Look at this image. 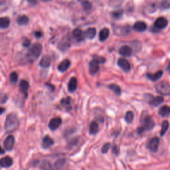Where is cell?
I'll list each match as a JSON object with an SVG mask.
<instances>
[{
    "instance_id": "f6af8a7d",
    "label": "cell",
    "mask_w": 170,
    "mask_h": 170,
    "mask_svg": "<svg viewBox=\"0 0 170 170\" xmlns=\"http://www.w3.org/2000/svg\"><path fill=\"white\" fill-rule=\"evenodd\" d=\"M34 35L36 38H40L42 37V33L41 31H35L34 33Z\"/></svg>"
},
{
    "instance_id": "cb8c5ba5",
    "label": "cell",
    "mask_w": 170,
    "mask_h": 170,
    "mask_svg": "<svg viewBox=\"0 0 170 170\" xmlns=\"http://www.w3.org/2000/svg\"><path fill=\"white\" fill-rule=\"evenodd\" d=\"M10 19L9 17H0V29H5L9 26Z\"/></svg>"
},
{
    "instance_id": "6da1fadb",
    "label": "cell",
    "mask_w": 170,
    "mask_h": 170,
    "mask_svg": "<svg viewBox=\"0 0 170 170\" xmlns=\"http://www.w3.org/2000/svg\"><path fill=\"white\" fill-rule=\"evenodd\" d=\"M19 126V119L14 113H11L6 117L5 130L7 132H12L16 130Z\"/></svg>"
},
{
    "instance_id": "d6a6232c",
    "label": "cell",
    "mask_w": 170,
    "mask_h": 170,
    "mask_svg": "<svg viewBox=\"0 0 170 170\" xmlns=\"http://www.w3.org/2000/svg\"><path fill=\"white\" fill-rule=\"evenodd\" d=\"M124 0H109L108 4L112 7H118L123 3Z\"/></svg>"
},
{
    "instance_id": "7402d4cb",
    "label": "cell",
    "mask_w": 170,
    "mask_h": 170,
    "mask_svg": "<svg viewBox=\"0 0 170 170\" xmlns=\"http://www.w3.org/2000/svg\"><path fill=\"white\" fill-rule=\"evenodd\" d=\"M110 35V31L108 28L102 29L99 33V40L100 41H104L108 39Z\"/></svg>"
},
{
    "instance_id": "d4e9b609",
    "label": "cell",
    "mask_w": 170,
    "mask_h": 170,
    "mask_svg": "<svg viewBox=\"0 0 170 170\" xmlns=\"http://www.w3.org/2000/svg\"><path fill=\"white\" fill-rule=\"evenodd\" d=\"M85 38H88L90 39H92L94 38L96 34V30L95 28H89L84 31Z\"/></svg>"
},
{
    "instance_id": "681fc988",
    "label": "cell",
    "mask_w": 170,
    "mask_h": 170,
    "mask_svg": "<svg viewBox=\"0 0 170 170\" xmlns=\"http://www.w3.org/2000/svg\"><path fill=\"white\" fill-rule=\"evenodd\" d=\"M167 70L169 71V72H170V63L168 65V66L167 67Z\"/></svg>"
},
{
    "instance_id": "5bb4252c",
    "label": "cell",
    "mask_w": 170,
    "mask_h": 170,
    "mask_svg": "<svg viewBox=\"0 0 170 170\" xmlns=\"http://www.w3.org/2000/svg\"><path fill=\"white\" fill-rule=\"evenodd\" d=\"M119 53L122 57H130L132 54V49L128 45L122 46L119 50Z\"/></svg>"
},
{
    "instance_id": "c3c4849f",
    "label": "cell",
    "mask_w": 170,
    "mask_h": 170,
    "mask_svg": "<svg viewBox=\"0 0 170 170\" xmlns=\"http://www.w3.org/2000/svg\"><path fill=\"white\" fill-rule=\"evenodd\" d=\"M4 110H5V109L4 108H2V107H0V115H1V114L4 112Z\"/></svg>"
},
{
    "instance_id": "ab89813d",
    "label": "cell",
    "mask_w": 170,
    "mask_h": 170,
    "mask_svg": "<svg viewBox=\"0 0 170 170\" xmlns=\"http://www.w3.org/2000/svg\"><path fill=\"white\" fill-rule=\"evenodd\" d=\"M65 163V160H58L57 162H55V168H57V169H60L62 166L64 165V164Z\"/></svg>"
},
{
    "instance_id": "bcb514c9",
    "label": "cell",
    "mask_w": 170,
    "mask_h": 170,
    "mask_svg": "<svg viewBox=\"0 0 170 170\" xmlns=\"http://www.w3.org/2000/svg\"><path fill=\"white\" fill-rule=\"evenodd\" d=\"M113 152L114 153H116V155L118 153V152H119V149H118L117 148L116 146H114V148H113Z\"/></svg>"
},
{
    "instance_id": "30bf717a",
    "label": "cell",
    "mask_w": 170,
    "mask_h": 170,
    "mask_svg": "<svg viewBox=\"0 0 170 170\" xmlns=\"http://www.w3.org/2000/svg\"><path fill=\"white\" fill-rule=\"evenodd\" d=\"M62 123V120L61 118L55 117L51 119L49 123V128L51 130H57Z\"/></svg>"
},
{
    "instance_id": "4fadbf2b",
    "label": "cell",
    "mask_w": 170,
    "mask_h": 170,
    "mask_svg": "<svg viewBox=\"0 0 170 170\" xmlns=\"http://www.w3.org/2000/svg\"><path fill=\"white\" fill-rule=\"evenodd\" d=\"M13 160L9 156H6L0 159V167L9 168L13 165Z\"/></svg>"
},
{
    "instance_id": "ba28073f",
    "label": "cell",
    "mask_w": 170,
    "mask_h": 170,
    "mask_svg": "<svg viewBox=\"0 0 170 170\" xmlns=\"http://www.w3.org/2000/svg\"><path fill=\"white\" fill-rule=\"evenodd\" d=\"M168 25V21L165 17H161L157 18L155 23H154V27H155V29H163L164 28H165Z\"/></svg>"
},
{
    "instance_id": "e575fe53",
    "label": "cell",
    "mask_w": 170,
    "mask_h": 170,
    "mask_svg": "<svg viewBox=\"0 0 170 170\" xmlns=\"http://www.w3.org/2000/svg\"><path fill=\"white\" fill-rule=\"evenodd\" d=\"M169 122L167 120H165L162 123V126H161V130L160 131V134L161 136H164L165 134V132H167V130H168L169 128Z\"/></svg>"
},
{
    "instance_id": "5b68a950",
    "label": "cell",
    "mask_w": 170,
    "mask_h": 170,
    "mask_svg": "<svg viewBox=\"0 0 170 170\" xmlns=\"http://www.w3.org/2000/svg\"><path fill=\"white\" fill-rule=\"evenodd\" d=\"M114 33L117 35H120V36H124V35H128L130 31H131V28L130 25H114L112 26Z\"/></svg>"
},
{
    "instance_id": "f546056e",
    "label": "cell",
    "mask_w": 170,
    "mask_h": 170,
    "mask_svg": "<svg viewBox=\"0 0 170 170\" xmlns=\"http://www.w3.org/2000/svg\"><path fill=\"white\" fill-rule=\"evenodd\" d=\"M110 15H111V17L114 19H120L123 15V11H122V9L114 11Z\"/></svg>"
},
{
    "instance_id": "4316f807",
    "label": "cell",
    "mask_w": 170,
    "mask_h": 170,
    "mask_svg": "<svg viewBox=\"0 0 170 170\" xmlns=\"http://www.w3.org/2000/svg\"><path fill=\"white\" fill-rule=\"evenodd\" d=\"M51 63V58L49 56H45L41 59L40 62H39V65L43 68H47V67H49L50 66Z\"/></svg>"
},
{
    "instance_id": "52a82bcc",
    "label": "cell",
    "mask_w": 170,
    "mask_h": 170,
    "mask_svg": "<svg viewBox=\"0 0 170 170\" xmlns=\"http://www.w3.org/2000/svg\"><path fill=\"white\" fill-rule=\"evenodd\" d=\"M15 145V138L12 135L8 136L3 142V146L7 151H11Z\"/></svg>"
},
{
    "instance_id": "8fae6325",
    "label": "cell",
    "mask_w": 170,
    "mask_h": 170,
    "mask_svg": "<svg viewBox=\"0 0 170 170\" xmlns=\"http://www.w3.org/2000/svg\"><path fill=\"white\" fill-rule=\"evenodd\" d=\"M70 46V39L67 37L63 38L58 45V48L61 51H65L68 49Z\"/></svg>"
},
{
    "instance_id": "8d00e7d4",
    "label": "cell",
    "mask_w": 170,
    "mask_h": 170,
    "mask_svg": "<svg viewBox=\"0 0 170 170\" xmlns=\"http://www.w3.org/2000/svg\"><path fill=\"white\" fill-rule=\"evenodd\" d=\"M134 120V114L131 111H128L126 112L125 116V120L127 123H131Z\"/></svg>"
},
{
    "instance_id": "ac0fdd59",
    "label": "cell",
    "mask_w": 170,
    "mask_h": 170,
    "mask_svg": "<svg viewBox=\"0 0 170 170\" xmlns=\"http://www.w3.org/2000/svg\"><path fill=\"white\" fill-rule=\"evenodd\" d=\"M77 80L75 77H73L70 79L68 84V90L70 93H73L77 90Z\"/></svg>"
},
{
    "instance_id": "8992f818",
    "label": "cell",
    "mask_w": 170,
    "mask_h": 170,
    "mask_svg": "<svg viewBox=\"0 0 170 170\" xmlns=\"http://www.w3.org/2000/svg\"><path fill=\"white\" fill-rule=\"evenodd\" d=\"M160 140L157 137H153L151 140H149L147 144V148L153 152H157L159 147Z\"/></svg>"
},
{
    "instance_id": "484cf974",
    "label": "cell",
    "mask_w": 170,
    "mask_h": 170,
    "mask_svg": "<svg viewBox=\"0 0 170 170\" xmlns=\"http://www.w3.org/2000/svg\"><path fill=\"white\" fill-rule=\"evenodd\" d=\"M159 114L162 117L168 116L170 114V107L167 105L161 106L159 110Z\"/></svg>"
},
{
    "instance_id": "836d02e7",
    "label": "cell",
    "mask_w": 170,
    "mask_h": 170,
    "mask_svg": "<svg viewBox=\"0 0 170 170\" xmlns=\"http://www.w3.org/2000/svg\"><path fill=\"white\" fill-rule=\"evenodd\" d=\"M78 1L81 3L83 8H84L85 10H89L91 9L92 4L89 0H78Z\"/></svg>"
},
{
    "instance_id": "ee69618b",
    "label": "cell",
    "mask_w": 170,
    "mask_h": 170,
    "mask_svg": "<svg viewBox=\"0 0 170 170\" xmlns=\"http://www.w3.org/2000/svg\"><path fill=\"white\" fill-rule=\"evenodd\" d=\"M23 46L25 47H28L30 46V41L29 40V39H25V40L23 41Z\"/></svg>"
},
{
    "instance_id": "f907efd6",
    "label": "cell",
    "mask_w": 170,
    "mask_h": 170,
    "mask_svg": "<svg viewBox=\"0 0 170 170\" xmlns=\"http://www.w3.org/2000/svg\"><path fill=\"white\" fill-rule=\"evenodd\" d=\"M43 2H49V1H51V0H42Z\"/></svg>"
},
{
    "instance_id": "3957f363",
    "label": "cell",
    "mask_w": 170,
    "mask_h": 170,
    "mask_svg": "<svg viewBox=\"0 0 170 170\" xmlns=\"http://www.w3.org/2000/svg\"><path fill=\"white\" fill-rule=\"evenodd\" d=\"M156 91L164 96L170 95V85L167 82H160L156 85Z\"/></svg>"
},
{
    "instance_id": "603a6c76",
    "label": "cell",
    "mask_w": 170,
    "mask_h": 170,
    "mask_svg": "<svg viewBox=\"0 0 170 170\" xmlns=\"http://www.w3.org/2000/svg\"><path fill=\"white\" fill-rule=\"evenodd\" d=\"M29 87V85L27 81L25 80H21L19 83V90H20V92L23 94H26L27 91L28 90Z\"/></svg>"
},
{
    "instance_id": "60d3db41",
    "label": "cell",
    "mask_w": 170,
    "mask_h": 170,
    "mask_svg": "<svg viewBox=\"0 0 170 170\" xmlns=\"http://www.w3.org/2000/svg\"><path fill=\"white\" fill-rule=\"evenodd\" d=\"M110 145L109 143L105 144L103 146H102V152L103 153H107L108 151L109 150V149H110Z\"/></svg>"
},
{
    "instance_id": "9c48e42d",
    "label": "cell",
    "mask_w": 170,
    "mask_h": 170,
    "mask_svg": "<svg viewBox=\"0 0 170 170\" xmlns=\"http://www.w3.org/2000/svg\"><path fill=\"white\" fill-rule=\"evenodd\" d=\"M118 65L121 69L125 71V72H128L131 69V65H130V62L125 59L120 58L118 59Z\"/></svg>"
},
{
    "instance_id": "ffe728a7",
    "label": "cell",
    "mask_w": 170,
    "mask_h": 170,
    "mask_svg": "<svg viewBox=\"0 0 170 170\" xmlns=\"http://www.w3.org/2000/svg\"><path fill=\"white\" fill-rule=\"evenodd\" d=\"M99 130V127H98V124L96 122L93 121L90 123L89 126V132L90 135H94L96 134Z\"/></svg>"
},
{
    "instance_id": "4dcf8cb0",
    "label": "cell",
    "mask_w": 170,
    "mask_h": 170,
    "mask_svg": "<svg viewBox=\"0 0 170 170\" xmlns=\"http://www.w3.org/2000/svg\"><path fill=\"white\" fill-rule=\"evenodd\" d=\"M108 88L113 91L114 93H115L116 95H120L121 94V89L120 88L119 86H118L117 85L115 84H112L108 86Z\"/></svg>"
},
{
    "instance_id": "7dc6e473",
    "label": "cell",
    "mask_w": 170,
    "mask_h": 170,
    "mask_svg": "<svg viewBox=\"0 0 170 170\" xmlns=\"http://www.w3.org/2000/svg\"><path fill=\"white\" fill-rule=\"evenodd\" d=\"M4 153H5L4 149H3L1 147V145H0V155H2V154H4Z\"/></svg>"
},
{
    "instance_id": "2e32d148",
    "label": "cell",
    "mask_w": 170,
    "mask_h": 170,
    "mask_svg": "<svg viewBox=\"0 0 170 170\" xmlns=\"http://www.w3.org/2000/svg\"><path fill=\"white\" fill-rule=\"evenodd\" d=\"M133 29L136 31H138V32H142V31H144L147 29V25L144 21H139L135 23V24L133 26Z\"/></svg>"
},
{
    "instance_id": "7a4b0ae2",
    "label": "cell",
    "mask_w": 170,
    "mask_h": 170,
    "mask_svg": "<svg viewBox=\"0 0 170 170\" xmlns=\"http://www.w3.org/2000/svg\"><path fill=\"white\" fill-rule=\"evenodd\" d=\"M154 122L152 118L149 116H145L142 119V126L138 128V133H142L152 129L154 126Z\"/></svg>"
},
{
    "instance_id": "d6986e66",
    "label": "cell",
    "mask_w": 170,
    "mask_h": 170,
    "mask_svg": "<svg viewBox=\"0 0 170 170\" xmlns=\"http://www.w3.org/2000/svg\"><path fill=\"white\" fill-rule=\"evenodd\" d=\"M70 65V62L69 59H65L62 61L58 66V70L60 72H65L67 69L69 68Z\"/></svg>"
},
{
    "instance_id": "7bdbcfd3",
    "label": "cell",
    "mask_w": 170,
    "mask_h": 170,
    "mask_svg": "<svg viewBox=\"0 0 170 170\" xmlns=\"http://www.w3.org/2000/svg\"><path fill=\"white\" fill-rule=\"evenodd\" d=\"M93 59H95L98 62H99V64H102V63H104L106 61V59L104 57H98V56H94Z\"/></svg>"
},
{
    "instance_id": "83f0119b",
    "label": "cell",
    "mask_w": 170,
    "mask_h": 170,
    "mask_svg": "<svg viewBox=\"0 0 170 170\" xmlns=\"http://www.w3.org/2000/svg\"><path fill=\"white\" fill-rule=\"evenodd\" d=\"M163 102H164L163 97L157 96L155 98H152V99L149 100V104L154 106H157L160 104H161Z\"/></svg>"
},
{
    "instance_id": "9a60e30c",
    "label": "cell",
    "mask_w": 170,
    "mask_h": 170,
    "mask_svg": "<svg viewBox=\"0 0 170 170\" xmlns=\"http://www.w3.org/2000/svg\"><path fill=\"white\" fill-rule=\"evenodd\" d=\"M73 37L76 39L77 41H82L84 40L85 38L84 31H82L79 29H76L73 31Z\"/></svg>"
},
{
    "instance_id": "277c9868",
    "label": "cell",
    "mask_w": 170,
    "mask_h": 170,
    "mask_svg": "<svg viewBox=\"0 0 170 170\" xmlns=\"http://www.w3.org/2000/svg\"><path fill=\"white\" fill-rule=\"evenodd\" d=\"M42 46L39 43H35L32 47H31L27 56L31 59H37L39 55L41 53Z\"/></svg>"
},
{
    "instance_id": "b9f144b4",
    "label": "cell",
    "mask_w": 170,
    "mask_h": 170,
    "mask_svg": "<svg viewBox=\"0 0 170 170\" xmlns=\"http://www.w3.org/2000/svg\"><path fill=\"white\" fill-rule=\"evenodd\" d=\"M156 9H157V4L156 3H152L151 5H149L148 11L149 12H153V11H156Z\"/></svg>"
},
{
    "instance_id": "44dd1931",
    "label": "cell",
    "mask_w": 170,
    "mask_h": 170,
    "mask_svg": "<svg viewBox=\"0 0 170 170\" xmlns=\"http://www.w3.org/2000/svg\"><path fill=\"white\" fill-rule=\"evenodd\" d=\"M164 73L162 70H159L157 71V73L155 74H152V73H148L147 74V77L149 80H151L152 81H156L158 79H160L162 75H163Z\"/></svg>"
},
{
    "instance_id": "7c38bea8",
    "label": "cell",
    "mask_w": 170,
    "mask_h": 170,
    "mask_svg": "<svg viewBox=\"0 0 170 170\" xmlns=\"http://www.w3.org/2000/svg\"><path fill=\"white\" fill-rule=\"evenodd\" d=\"M99 62H98L96 60L93 59V60L90 62L89 63V73L90 74L94 75L97 73V72L99 70Z\"/></svg>"
},
{
    "instance_id": "1f68e13d",
    "label": "cell",
    "mask_w": 170,
    "mask_h": 170,
    "mask_svg": "<svg viewBox=\"0 0 170 170\" xmlns=\"http://www.w3.org/2000/svg\"><path fill=\"white\" fill-rule=\"evenodd\" d=\"M40 168L41 170H52L51 164L48 160H43L41 162Z\"/></svg>"
},
{
    "instance_id": "f1b7e54d",
    "label": "cell",
    "mask_w": 170,
    "mask_h": 170,
    "mask_svg": "<svg viewBox=\"0 0 170 170\" xmlns=\"http://www.w3.org/2000/svg\"><path fill=\"white\" fill-rule=\"evenodd\" d=\"M29 22V18L26 15H20L17 19V23L19 25H27Z\"/></svg>"
},
{
    "instance_id": "d590c367",
    "label": "cell",
    "mask_w": 170,
    "mask_h": 170,
    "mask_svg": "<svg viewBox=\"0 0 170 170\" xmlns=\"http://www.w3.org/2000/svg\"><path fill=\"white\" fill-rule=\"evenodd\" d=\"M61 103L63 106L66 108V109L70 108V98L69 97L63 98L61 100Z\"/></svg>"
},
{
    "instance_id": "f35d334b",
    "label": "cell",
    "mask_w": 170,
    "mask_h": 170,
    "mask_svg": "<svg viewBox=\"0 0 170 170\" xmlns=\"http://www.w3.org/2000/svg\"><path fill=\"white\" fill-rule=\"evenodd\" d=\"M160 7L161 9H168L170 7V3L168 0H163L160 3Z\"/></svg>"
},
{
    "instance_id": "74e56055",
    "label": "cell",
    "mask_w": 170,
    "mask_h": 170,
    "mask_svg": "<svg viewBox=\"0 0 170 170\" xmlns=\"http://www.w3.org/2000/svg\"><path fill=\"white\" fill-rule=\"evenodd\" d=\"M10 81L11 83L13 84H15L17 82L18 80V75L17 74V73L15 72H12L10 74Z\"/></svg>"
},
{
    "instance_id": "e0dca14e",
    "label": "cell",
    "mask_w": 170,
    "mask_h": 170,
    "mask_svg": "<svg viewBox=\"0 0 170 170\" xmlns=\"http://www.w3.org/2000/svg\"><path fill=\"white\" fill-rule=\"evenodd\" d=\"M54 144V141L52 138H50L49 136H46L43 138L42 141V147L44 149H47L52 146Z\"/></svg>"
}]
</instances>
